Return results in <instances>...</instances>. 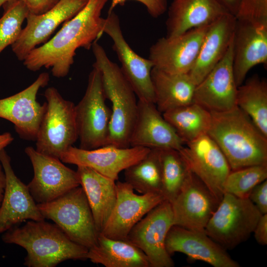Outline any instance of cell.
Returning a JSON list of instances; mask_svg holds the SVG:
<instances>
[{"mask_svg":"<svg viewBox=\"0 0 267 267\" xmlns=\"http://www.w3.org/2000/svg\"><path fill=\"white\" fill-rule=\"evenodd\" d=\"M162 194L171 203L183 187L190 171L178 150L160 149Z\"/></svg>","mask_w":267,"mask_h":267,"instance_id":"1f68e13d","label":"cell"},{"mask_svg":"<svg viewBox=\"0 0 267 267\" xmlns=\"http://www.w3.org/2000/svg\"><path fill=\"white\" fill-rule=\"evenodd\" d=\"M229 13H237L240 0H217Z\"/></svg>","mask_w":267,"mask_h":267,"instance_id":"ab89813d","label":"cell"},{"mask_svg":"<svg viewBox=\"0 0 267 267\" xmlns=\"http://www.w3.org/2000/svg\"><path fill=\"white\" fill-rule=\"evenodd\" d=\"M95 62L100 71L105 95L111 103V115L107 145L130 146V137L136 119L138 100L120 67L108 57L97 41L91 46Z\"/></svg>","mask_w":267,"mask_h":267,"instance_id":"277c9868","label":"cell"},{"mask_svg":"<svg viewBox=\"0 0 267 267\" xmlns=\"http://www.w3.org/2000/svg\"><path fill=\"white\" fill-rule=\"evenodd\" d=\"M151 76L155 104L161 113L193 103L196 85L188 73H170L153 67Z\"/></svg>","mask_w":267,"mask_h":267,"instance_id":"4316f807","label":"cell"},{"mask_svg":"<svg viewBox=\"0 0 267 267\" xmlns=\"http://www.w3.org/2000/svg\"><path fill=\"white\" fill-rule=\"evenodd\" d=\"M2 241L23 248L28 267H54L68 260H85L88 249L74 241L55 223L30 220L3 233Z\"/></svg>","mask_w":267,"mask_h":267,"instance_id":"3957f363","label":"cell"},{"mask_svg":"<svg viewBox=\"0 0 267 267\" xmlns=\"http://www.w3.org/2000/svg\"><path fill=\"white\" fill-rule=\"evenodd\" d=\"M37 206L45 219L53 221L74 242L88 250L96 244L99 233L81 186Z\"/></svg>","mask_w":267,"mask_h":267,"instance_id":"8992f818","label":"cell"},{"mask_svg":"<svg viewBox=\"0 0 267 267\" xmlns=\"http://www.w3.org/2000/svg\"><path fill=\"white\" fill-rule=\"evenodd\" d=\"M262 215L248 198L224 193L205 232L225 250H231L250 237Z\"/></svg>","mask_w":267,"mask_h":267,"instance_id":"52a82bcc","label":"cell"},{"mask_svg":"<svg viewBox=\"0 0 267 267\" xmlns=\"http://www.w3.org/2000/svg\"><path fill=\"white\" fill-rule=\"evenodd\" d=\"M25 152L34 171L27 187L37 204L50 202L80 186L76 171L64 165L60 159L41 153L31 146L27 147Z\"/></svg>","mask_w":267,"mask_h":267,"instance_id":"8fae6325","label":"cell"},{"mask_svg":"<svg viewBox=\"0 0 267 267\" xmlns=\"http://www.w3.org/2000/svg\"><path fill=\"white\" fill-rule=\"evenodd\" d=\"M108 0H89L86 6L49 40L32 50L23 61L29 70L51 68L52 75L63 78L69 72L76 50L91 48L101 37L104 18L101 11Z\"/></svg>","mask_w":267,"mask_h":267,"instance_id":"6da1fadb","label":"cell"},{"mask_svg":"<svg viewBox=\"0 0 267 267\" xmlns=\"http://www.w3.org/2000/svg\"><path fill=\"white\" fill-rule=\"evenodd\" d=\"M219 202L191 171L181 190L171 203L174 225L205 232Z\"/></svg>","mask_w":267,"mask_h":267,"instance_id":"2e32d148","label":"cell"},{"mask_svg":"<svg viewBox=\"0 0 267 267\" xmlns=\"http://www.w3.org/2000/svg\"><path fill=\"white\" fill-rule=\"evenodd\" d=\"M185 145L178 151L189 169L220 203L225 179L231 171L224 154L208 134Z\"/></svg>","mask_w":267,"mask_h":267,"instance_id":"30bf717a","label":"cell"},{"mask_svg":"<svg viewBox=\"0 0 267 267\" xmlns=\"http://www.w3.org/2000/svg\"><path fill=\"white\" fill-rule=\"evenodd\" d=\"M150 150L142 147L121 148L111 145L92 149L72 146L60 159L65 163L90 168L116 181L121 171L142 159Z\"/></svg>","mask_w":267,"mask_h":267,"instance_id":"ac0fdd59","label":"cell"},{"mask_svg":"<svg viewBox=\"0 0 267 267\" xmlns=\"http://www.w3.org/2000/svg\"><path fill=\"white\" fill-rule=\"evenodd\" d=\"M236 22L235 16L227 13L209 26L195 64L188 73L196 85L225 54L233 38Z\"/></svg>","mask_w":267,"mask_h":267,"instance_id":"cb8c5ba5","label":"cell"},{"mask_svg":"<svg viewBox=\"0 0 267 267\" xmlns=\"http://www.w3.org/2000/svg\"><path fill=\"white\" fill-rule=\"evenodd\" d=\"M116 185L117 196L115 204L100 233L112 239L126 240L135 224L165 199L160 193L136 194L126 181H118Z\"/></svg>","mask_w":267,"mask_h":267,"instance_id":"e0dca14e","label":"cell"},{"mask_svg":"<svg viewBox=\"0 0 267 267\" xmlns=\"http://www.w3.org/2000/svg\"><path fill=\"white\" fill-rule=\"evenodd\" d=\"M106 99L101 72L93 66L85 94L75 105L79 148L92 149L107 144L111 110Z\"/></svg>","mask_w":267,"mask_h":267,"instance_id":"ba28073f","label":"cell"},{"mask_svg":"<svg viewBox=\"0 0 267 267\" xmlns=\"http://www.w3.org/2000/svg\"><path fill=\"white\" fill-rule=\"evenodd\" d=\"M100 233L104 228L115 204L117 190L115 180L94 170L77 166L76 171Z\"/></svg>","mask_w":267,"mask_h":267,"instance_id":"484cf974","label":"cell"},{"mask_svg":"<svg viewBox=\"0 0 267 267\" xmlns=\"http://www.w3.org/2000/svg\"><path fill=\"white\" fill-rule=\"evenodd\" d=\"M46 108L37 133L36 150L60 159L78 139L75 105L65 99L54 87L47 88Z\"/></svg>","mask_w":267,"mask_h":267,"instance_id":"5b68a950","label":"cell"},{"mask_svg":"<svg viewBox=\"0 0 267 267\" xmlns=\"http://www.w3.org/2000/svg\"><path fill=\"white\" fill-rule=\"evenodd\" d=\"M103 32L112 39L113 49L121 64L120 68L138 99L155 103L151 76L154 64L149 58L139 56L130 47L122 33L118 16L114 11L104 18Z\"/></svg>","mask_w":267,"mask_h":267,"instance_id":"7c38bea8","label":"cell"},{"mask_svg":"<svg viewBox=\"0 0 267 267\" xmlns=\"http://www.w3.org/2000/svg\"><path fill=\"white\" fill-rule=\"evenodd\" d=\"M49 81L48 73H41L36 80L23 90L0 99V118L11 122L22 138L35 141L46 108V102L37 100L39 89Z\"/></svg>","mask_w":267,"mask_h":267,"instance_id":"4fadbf2b","label":"cell"},{"mask_svg":"<svg viewBox=\"0 0 267 267\" xmlns=\"http://www.w3.org/2000/svg\"><path fill=\"white\" fill-rule=\"evenodd\" d=\"M256 241L261 245L267 244V214H262L253 233Z\"/></svg>","mask_w":267,"mask_h":267,"instance_id":"f35d334b","label":"cell"},{"mask_svg":"<svg viewBox=\"0 0 267 267\" xmlns=\"http://www.w3.org/2000/svg\"><path fill=\"white\" fill-rule=\"evenodd\" d=\"M162 114L184 145L207 134L212 120V114L209 111L194 102L171 109Z\"/></svg>","mask_w":267,"mask_h":267,"instance_id":"f1b7e54d","label":"cell"},{"mask_svg":"<svg viewBox=\"0 0 267 267\" xmlns=\"http://www.w3.org/2000/svg\"><path fill=\"white\" fill-rule=\"evenodd\" d=\"M184 145L155 104L138 99L137 114L130 146L179 150Z\"/></svg>","mask_w":267,"mask_h":267,"instance_id":"603a6c76","label":"cell"},{"mask_svg":"<svg viewBox=\"0 0 267 267\" xmlns=\"http://www.w3.org/2000/svg\"><path fill=\"white\" fill-rule=\"evenodd\" d=\"M236 105L267 136V83L257 75L237 88Z\"/></svg>","mask_w":267,"mask_h":267,"instance_id":"f546056e","label":"cell"},{"mask_svg":"<svg viewBox=\"0 0 267 267\" xmlns=\"http://www.w3.org/2000/svg\"><path fill=\"white\" fill-rule=\"evenodd\" d=\"M233 40L223 57L195 89L193 102L210 113L227 111L237 106L238 87L232 68Z\"/></svg>","mask_w":267,"mask_h":267,"instance_id":"d6986e66","label":"cell"},{"mask_svg":"<svg viewBox=\"0 0 267 267\" xmlns=\"http://www.w3.org/2000/svg\"><path fill=\"white\" fill-rule=\"evenodd\" d=\"M89 0H59L49 10L41 14L29 13L26 26L18 39L11 45L16 57L23 61L29 53L47 41L56 28L78 13Z\"/></svg>","mask_w":267,"mask_h":267,"instance_id":"5bb4252c","label":"cell"},{"mask_svg":"<svg viewBox=\"0 0 267 267\" xmlns=\"http://www.w3.org/2000/svg\"><path fill=\"white\" fill-rule=\"evenodd\" d=\"M128 0H111L108 13L114 11L118 5L123 6ZM142 3L148 13L154 18L162 15L168 9V0H134Z\"/></svg>","mask_w":267,"mask_h":267,"instance_id":"d590c367","label":"cell"},{"mask_svg":"<svg viewBox=\"0 0 267 267\" xmlns=\"http://www.w3.org/2000/svg\"><path fill=\"white\" fill-rule=\"evenodd\" d=\"M248 198L262 214H267V180L257 185L250 193Z\"/></svg>","mask_w":267,"mask_h":267,"instance_id":"8d00e7d4","label":"cell"},{"mask_svg":"<svg viewBox=\"0 0 267 267\" xmlns=\"http://www.w3.org/2000/svg\"><path fill=\"white\" fill-rule=\"evenodd\" d=\"M125 180L140 194H162L159 149H150L142 159L124 170Z\"/></svg>","mask_w":267,"mask_h":267,"instance_id":"4dcf8cb0","label":"cell"},{"mask_svg":"<svg viewBox=\"0 0 267 267\" xmlns=\"http://www.w3.org/2000/svg\"><path fill=\"white\" fill-rule=\"evenodd\" d=\"M174 224L171 203L164 200L135 224L127 239L142 251L150 267H173L174 262L166 250L165 241Z\"/></svg>","mask_w":267,"mask_h":267,"instance_id":"9c48e42d","label":"cell"},{"mask_svg":"<svg viewBox=\"0 0 267 267\" xmlns=\"http://www.w3.org/2000/svg\"><path fill=\"white\" fill-rule=\"evenodd\" d=\"M0 161L6 185L0 206V234L26 220H45L25 185L15 175L11 159L4 149L0 151Z\"/></svg>","mask_w":267,"mask_h":267,"instance_id":"ffe728a7","label":"cell"},{"mask_svg":"<svg viewBox=\"0 0 267 267\" xmlns=\"http://www.w3.org/2000/svg\"><path fill=\"white\" fill-rule=\"evenodd\" d=\"M14 138L9 133L0 134V151L12 142Z\"/></svg>","mask_w":267,"mask_h":267,"instance_id":"b9f144b4","label":"cell"},{"mask_svg":"<svg viewBox=\"0 0 267 267\" xmlns=\"http://www.w3.org/2000/svg\"><path fill=\"white\" fill-rule=\"evenodd\" d=\"M87 259L105 267H150L145 254L128 240L114 239L99 233Z\"/></svg>","mask_w":267,"mask_h":267,"instance_id":"83f0119b","label":"cell"},{"mask_svg":"<svg viewBox=\"0 0 267 267\" xmlns=\"http://www.w3.org/2000/svg\"><path fill=\"white\" fill-rule=\"evenodd\" d=\"M34 14H43L54 6L59 0H20Z\"/></svg>","mask_w":267,"mask_h":267,"instance_id":"74e56055","label":"cell"},{"mask_svg":"<svg viewBox=\"0 0 267 267\" xmlns=\"http://www.w3.org/2000/svg\"><path fill=\"white\" fill-rule=\"evenodd\" d=\"M267 65V24L236 19L233 40L232 68L237 87L254 66Z\"/></svg>","mask_w":267,"mask_h":267,"instance_id":"44dd1931","label":"cell"},{"mask_svg":"<svg viewBox=\"0 0 267 267\" xmlns=\"http://www.w3.org/2000/svg\"><path fill=\"white\" fill-rule=\"evenodd\" d=\"M3 7L4 13L0 18V53L18 39L22 24L29 13L26 4L20 0Z\"/></svg>","mask_w":267,"mask_h":267,"instance_id":"836d02e7","label":"cell"},{"mask_svg":"<svg viewBox=\"0 0 267 267\" xmlns=\"http://www.w3.org/2000/svg\"><path fill=\"white\" fill-rule=\"evenodd\" d=\"M171 256L183 253L193 260L206 262L214 267H239L226 250L210 237L205 232L188 229L173 225L165 241Z\"/></svg>","mask_w":267,"mask_h":267,"instance_id":"7402d4cb","label":"cell"},{"mask_svg":"<svg viewBox=\"0 0 267 267\" xmlns=\"http://www.w3.org/2000/svg\"><path fill=\"white\" fill-rule=\"evenodd\" d=\"M17 0H0V7L1 6H4L7 5H10L15 1H16Z\"/></svg>","mask_w":267,"mask_h":267,"instance_id":"7bdbcfd3","label":"cell"},{"mask_svg":"<svg viewBox=\"0 0 267 267\" xmlns=\"http://www.w3.org/2000/svg\"><path fill=\"white\" fill-rule=\"evenodd\" d=\"M227 13L217 0H173L168 8L166 37L209 25Z\"/></svg>","mask_w":267,"mask_h":267,"instance_id":"d4e9b609","label":"cell"},{"mask_svg":"<svg viewBox=\"0 0 267 267\" xmlns=\"http://www.w3.org/2000/svg\"><path fill=\"white\" fill-rule=\"evenodd\" d=\"M209 25L191 29L174 37L159 39L149 51L148 58L154 67L170 73H189Z\"/></svg>","mask_w":267,"mask_h":267,"instance_id":"9a60e30c","label":"cell"},{"mask_svg":"<svg viewBox=\"0 0 267 267\" xmlns=\"http://www.w3.org/2000/svg\"><path fill=\"white\" fill-rule=\"evenodd\" d=\"M267 179V164L231 171L224 183V193L238 197L248 198L252 190Z\"/></svg>","mask_w":267,"mask_h":267,"instance_id":"d6a6232c","label":"cell"},{"mask_svg":"<svg viewBox=\"0 0 267 267\" xmlns=\"http://www.w3.org/2000/svg\"><path fill=\"white\" fill-rule=\"evenodd\" d=\"M236 19L267 24V0H240Z\"/></svg>","mask_w":267,"mask_h":267,"instance_id":"e575fe53","label":"cell"},{"mask_svg":"<svg viewBox=\"0 0 267 267\" xmlns=\"http://www.w3.org/2000/svg\"><path fill=\"white\" fill-rule=\"evenodd\" d=\"M5 185V175L0 161V206L3 199Z\"/></svg>","mask_w":267,"mask_h":267,"instance_id":"60d3db41","label":"cell"},{"mask_svg":"<svg viewBox=\"0 0 267 267\" xmlns=\"http://www.w3.org/2000/svg\"><path fill=\"white\" fill-rule=\"evenodd\" d=\"M207 134L226 157L231 171L267 164V136L238 106L211 113Z\"/></svg>","mask_w":267,"mask_h":267,"instance_id":"7a4b0ae2","label":"cell"}]
</instances>
